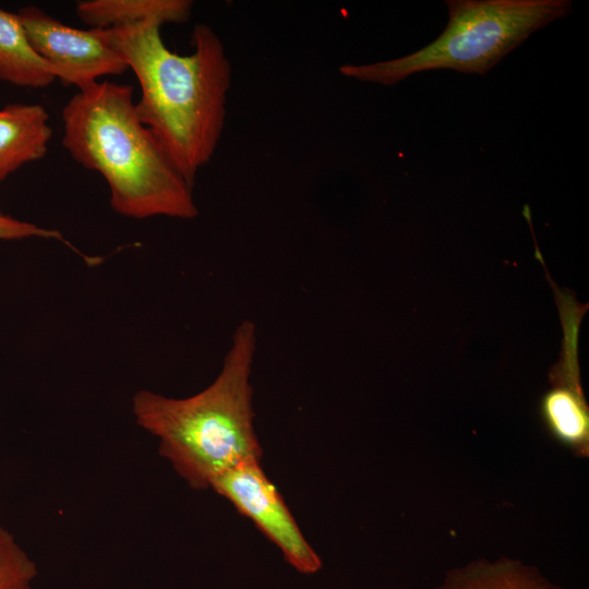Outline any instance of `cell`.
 Instances as JSON below:
<instances>
[{
	"label": "cell",
	"mask_w": 589,
	"mask_h": 589,
	"mask_svg": "<svg viewBox=\"0 0 589 589\" xmlns=\"http://www.w3.org/2000/svg\"><path fill=\"white\" fill-rule=\"evenodd\" d=\"M161 26L146 22L106 31L139 81V119L193 185L221 137L232 69L221 39L209 25H194L193 51L183 56L165 45Z\"/></svg>",
	"instance_id": "1"
},
{
	"label": "cell",
	"mask_w": 589,
	"mask_h": 589,
	"mask_svg": "<svg viewBox=\"0 0 589 589\" xmlns=\"http://www.w3.org/2000/svg\"><path fill=\"white\" fill-rule=\"evenodd\" d=\"M190 0H84L75 7L76 15L91 28H113L146 22L185 23L192 13Z\"/></svg>",
	"instance_id": "9"
},
{
	"label": "cell",
	"mask_w": 589,
	"mask_h": 589,
	"mask_svg": "<svg viewBox=\"0 0 589 589\" xmlns=\"http://www.w3.org/2000/svg\"><path fill=\"white\" fill-rule=\"evenodd\" d=\"M26 238H44L63 241V237L58 230L47 229L32 223L0 214V240H20Z\"/></svg>",
	"instance_id": "13"
},
{
	"label": "cell",
	"mask_w": 589,
	"mask_h": 589,
	"mask_svg": "<svg viewBox=\"0 0 589 589\" xmlns=\"http://www.w3.org/2000/svg\"><path fill=\"white\" fill-rule=\"evenodd\" d=\"M52 130L39 104H9L0 108V182L22 166L41 159Z\"/></svg>",
	"instance_id": "8"
},
{
	"label": "cell",
	"mask_w": 589,
	"mask_h": 589,
	"mask_svg": "<svg viewBox=\"0 0 589 589\" xmlns=\"http://www.w3.org/2000/svg\"><path fill=\"white\" fill-rule=\"evenodd\" d=\"M62 145L76 163L103 176L118 214L197 216L193 185L139 119L131 85L98 81L77 91L62 109Z\"/></svg>",
	"instance_id": "2"
},
{
	"label": "cell",
	"mask_w": 589,
	"mask_h": 589,
	"mask_svg": "<svg viewBox=\"0 0 589 589\" xmlns=\"http://www.w3.org/2000/svg\"><path fill=\"white\" fill-rule=\"evenodd\" d=\"M57 79V71L31 45L17 13L0 9V80L44 88Z\"/></svg>",
	"instance_id": "10"
},
{
	"label": "cell",
	"mask_w": 589,
	"mask_h": 589,
	"mask_svg": "<svg viewBox=\"0 0 589 589\" xmlns=\"http://www.w3.org/2000/svg\"><path fill=\"white\" fill-rule=\"evenodd\" d=\"M16 13L31 45L57 71L63 85L80 91L101 76L122 75L129 70L106 29L71 27L35 5Z\"/></svg>",
	"instance_id": "5"
},
{
	"label": "cell",
	"mask_w": 589,
	"mask_h": 589,
	"mask_svg": "<svg viewBox=\"0 0 589 589\" xmlns=\"http://www.w3.org/2000/svg\"><path fill=\"white\" fill-rule=\"evenodd\" d=\"M255 348V325L245 320L205 389L187 398L139 390L132 399L136 423L157 438L159 454L192 489H209L228 469L261 459L250 383Z\"/></svg>",
	"instance_id": "3"
},
{
	"label": "cell",
	"mask_w": 589,
	"mask_h": 589,
	"mask_svg": "<svg viewBox=\"0 0 589 589\" xmlns=\"http://www.w3.org/2000/svg\"><path fill=\"white\" fill-rule=\"evenodd\" d=\"M562 354L551 373L552 386L540 400V416L550 435L573 453L589 452V409L580 384L577 340L565 339Z\"/></svg>",
	"instance_id": "7"
},
{
	"label": "cell",
	"mask_w": 589,
	"mask_h": 589,
	"mask_svg": "<svg viewBox=\"0 0 589 589\" xmlns=\"http://www.w3.org/2000/svg\"><path fill=\"white\" fill-rule=\"evenodd\" d=\"M211 489L251 519L297 570L313 574L322 567L320 556L303 537L276 486L266 477L260 459L228 469L212 482Z\"/></svg>",
	"instance_id": "6"
},
{
	"label": "cell",
	"mask_w": 589,
	"mask_h": 589,
	"mask_svg": "<svg viewBox=\"0 0 589 589\" xmlns=\"http://www.w3.org/2000/svg\"><path fill=\"white\" fill-rule=\"evenodd\" d=\"M435 589H561L534 566L514 558L478 560L449 570Z\"/></svg>",
	"instance_id": "11"
},
{
	"label": "cell",
	"mask_w": 589,
	"mask_h": 589,
	"mask_svg": "<svg viewBox=\"0 0 589 589\" xmlns=\"http://www.w3.org/2000/svg\"><path fill=\"white\" fill-rule=\"evenodd\" d=\"M37 566L15 536L0 527V589H34Z\"/></svg>",
	"instance_id": "12"
},
{
	"label": "cell",
	"mask_w": 589,
	"mask_h": 589,
	"mask_svg": "<svg viewBox=\"0 0 589 589\" xmlns=\"http://www.w3.org/2000/svg\"><path fill=\"white\" fill-rule=\"evenodd\" d=\"M449 20L428 46L400 58L342 64V76L394 85L424 71L448 69L483 75L532 33L565 17L569 0H447Z\"/></svg>",
	"instance_id": "4"
}]
</instances>
